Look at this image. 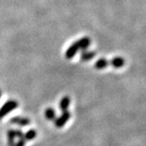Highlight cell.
<instances>
[{
    "label": "cell",
    "mask_w": 146,
    "mask_h": 146,
    "mask_svg": "<svg viewBox=\"0 0 146 146\" xmlns=\"http://www.w3.org/2000/svg\"><path fill=\"white\" fill-rule=\"evenodd\" d=\"M27 143V140L25 138H21V139H19L17 143H14V146H25Z\"/></svg>",
    "instance_id": "cell-14"
},
{
    "label": "cell",
    "mask_w": 146,
    "mask_h": 146,
    "mask_svg": "<svg viewBox=\"0 0 146 146\" xmlns=\"http://www.w3.org/2000/svg\"><path fill=\"white\" fill-rule=\"evenodd\" d=\"M70 99L69 96H64V98H62L59 103V108L60 109L64 112V111H67V109L69 108L70 107Z\"/></svg>",
    "instance_id": "cell-7"
},
{
    "label": "cell",
    "mask_w": 146,
    "mask_h": 146,
    "mask_svg": "<svg viewBox=\"0 0 146 146\" xmlns=\"http://www.w3.org/2000/svg\"><path fill=\"white\" fill-rule=\"evenodd\" d=\"M109 64V62L106 59V58H100L96 62H95V68L97 70H103L108 66Z\"/></svg>",
    "instance_id": "cell-9"
},
{
    "label": "cell",
    "mask_w": 146,
    "mask_h": 146,
    "mask_svg": "<svg viewBox=\"0 0 146 146\" xmlns=\"http://www.w3.org/2000/svg\"><path fill=\"white\" fill-rule=\"evenodd\" d=\"M18 107H19V103L16 100H11L6 101L1 107V108H0V120L3 119L6 114L11 113L13 110H14Z\"/></svg>",
    "instance_id": "cell-1"
},
{
    "label": "cell",
    "mask_w": 146,
    "mask_h": 146,
    "mask_svg": "<svg viewBox=\"0 0 146 146\" xmlns=\"http://www.w3.org/2000/svg\"><path fill=\"white\" fill-rule=\"evenodd\" d=\"M77 43L78 45L79 49L85 50V49H86L90 46V44H91V39L89 37H83V38L79 39L77 41Z\"/></svg>",
    "instance_id": "cell-5"
},
{
    "label": "cell",
    "mask_w": 146,
    "mask_h": 146,
    "mask_svg": "<svg viewBox=\"0 0 146 146\" xmlns=\"http://www.w3.org/2000/svg\"><path fill=\"white\" fill-rule=\"evenodd\" d=\"M79 50V48H78V43H77V41L76 42H74V43H72L70 47H69V48L66 50V52H65V57L67 58V59H71V58H73L75 56H76V54H77V52Z\"/></svg>",
    "instance_id": "cell-4"
},
{
    "label": "cell",
    "mask_w": 146,
    "mask_h": 146,
    "mask_svg": "<svg viewBox=\"0 0 146 146\" xmlns=\"http://www.w3.org/2000/svg\"><path fill=\"white\" fill-rule=\"evenodd\" d=\"M109 64L114 67V68H121L122 67L124 64H125V60L122 58V57H120V56H117V57H114L111 60V62H109Z\"/></svg>",
    "instance_id": "cell-8"
},
{
    "label": "cell",
    "mask_w": 146,
    "mask_h": 146,
    "mask_svg": "<svg viewBox=\"0 0 146 146\" xmlns=\"http://www.w3.org/2000/svg\"><path fill=\"white\" fill-rule=\"evenodd\" d=\"M10 121L13 124L18 125V126L20 127H26L30 124V120L27 117H22V116H14L11 119Z\"/></svg>",
    "instance_id": "cell-3"
},
{
    "label": "cell",
    "mask_w": 146,
    "mask_h": 146,
    "mask_svg": "<svg viewBox=\"0 0 146 146\" xmlns=\"http://www.w3.org/2000/svg\"><path fill=\"white\" fill-rule=\"evenodd\" d=\"M15 131L14 129H9L7 131V138H8V146H14L15 143Z\"/></svg>",
    "instance_id": "cell-10"
},
{
    "label": "cell",
    "mask_w": 146,
    "mask_h": 146,
    "mask_svg": "<svg viewBox=\"0 0 146 146\" xmlns=\"http://www.w3.org/2000/svg\"><path fill=\"white\" fill-rule=\"evenodd\" d=\"M36 131L35 129H29L26 134H24L25 135V139L27 141H31V140H34L36 137Z\"/></svg>",
    "instance_id": "cell-12"
},
{
    "label": "cell",
    "mask_w": 146,
    "mask_h": 146,
    "mask_svg": "<svg viewBox=\"0 0 146 146\" xmlns=\"http://www.w3.org/2000/svg\"><path fill=\"white\" fill-rule=\"evenodd\" d=\"M44 114H45L46 119H48V121H54V120H56V112H55V110H54L53 108H48L45 110Z\"/></svg>",
    "instance_id": "cell-11"
},
{
    "label": "cell",
    "mask_w": 146,
    "mask_h": 146,
    "mask_svg": "<svg viewBox=\"0 0 146 146\" xmlns=\"http://www.w3.org/2000/svg\"><path fill=\"white\" fill-rule=\"evenodd\" d=\"M96 56V53L94 51H83L80 56V59L82 62H87L92 59Z\"/></svg>",
    "instance_id": "cell-6"
},
{
    "label": "cell",
    "mask_w": 146,
    "mask_h": 146,
    "mask_svg": "<svg viewBox=\"0 0 146 146\" xmlns=\"http://www.w3.org/2000/svg\"><path fill=\"white\" fill-rule=\"evenodd\" d=\"M70 113L67 110V111H64L62 112V113L61 115L57 118H56L55 120V125L56 128H62L64 127L65 123L70 120Z\"/></svg>",
    "instance_id": "cell-2"
},
{
    "label": "cell",
    "mask_w": 146,
    "mask_h": 146,
    "mask_svg": "<svg viewBox=\"0 0 146 146\" xmlns=\"http://www.w3.org/2000/svg\"><path fill=\"white\" fill-rule=\"evenodd\" d=\"M15 131V135L18 137L19 139H21V138H25V135H24V133L20 130V129H14Z\"/></svg>",
    "instance_id": "cell-13"
},
{
    "label": "cell",
    "mask_w": 146,
    "mask_h": 146,
    "mask_svg": "<svg viewBox=\"0 0 146 146\" xmlns=\"http://www.w3.org/2000/svg\"><path fill=\"white\" fill-rule=\"evenodd\" d=\"M0 98H1V91H0Z\"/></svg>",
    "instance_id": "cell-15"
}]
</instances>
